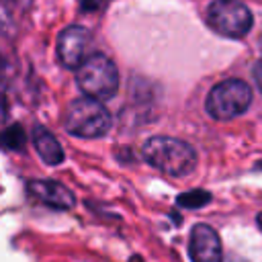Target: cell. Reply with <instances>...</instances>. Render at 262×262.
<instances>
[{
  "mask_svg": "<svg viewBox=\"0 0 262 262\" xmlns=\"http://www.w3.org/2000/svg\"><path fill=\"white\" fill-rule=\"evenodd\" d=\"M92 41V33L82 25H70L57 35V59L63 68L76 70L88 55V47Z\"/></svg>",
  "mask_w": 262,
  "mask_h": 262,
  "instance_id": "cell-6",
  "label": "cell"
},
{
  "mask_svg": "<svg viewBox=\"0 0 262 262\" xmlns=\"http://www.w3.org/2000/svg\"><path fill=\"white\" fill-rule=\"evenodd\" d=\"M27 192L35 201L59 211H68L76 203L74 192L55 180H27Z\"/></svg>",
  "mask_w": 262,
  "mask_h": 262,
  "instance_id": "cell-8",
  "label": "cell"
},
{
  "mask_svg": "<svg viewBox=\"0 0 262 262\" xmlns=\"http://www.w3.org/2000/svg\"><path fill=\"white\" fill-rule=\"evenodd\" d=\"M33 145H35L39 158L47 166H57L63 162V147L47 127H43V125L33 127Z\"/></svg>",
  "mask_w": 262,
  "mask_h": 262,
  "instance_id": "cell-9",
  "label": "cell"
},
{
  "mask_svg": "<svg viewBox=\"0 0 262 262\" xmlns=\"http://www.w3.org/2000/svg\"><path fill=\"white\" fill-rule=\"evenodd\" d=\"M254 92L250 84L239 78H227L215 84L205 100V111L217 121H229L244 115L252 104Z\"/></svg>",
  "mask_w": 262,
  "mask_h": 262,
  "instance_id": "cell-4",
  "label": "cell"
},
{
  "mask_svg": "<svg viewBox=\"0 0 262 262\" xmlns=\"http://www.w3.org/2000/svg\"><path fill=\"white\" fill-rule=\"evenodd\" d=\"M260 47H262V35H260Z\"/></svg>",
  "mask_w": 262,
  "mask_h": 262,
  "instance_id": "cell-14",
  "label": "cell"
},
{
  "mask_svg": "<svg viewBox=\"0 0 262 262\" xmlns=\"http://www.w3.org/2000/svg\"><path fill=\"white\" fill-rule=\"evenodd\" d=\"M141 158L172 178H184L196 166V149L182 139L166 135L147 137L141 145Z\"/></svg>",
  "mask_w": 262,
  "mask_h": 262,
  "instance_id": "cell-1",
  "label": "cell"
},
{
  "mask_svg": "<svg viewBox=\"0 0 262 262\" xmlns=\"http://www.w3.org/2000/svg\"><path fill=\"white\" fill-rule=\"evenodd\" d=\"M209 27L229 39H242L250 33L254 16L242 0H213L207 8Z\"/></svg>",
  "mask_w": 262,
  "mask_h": 262,
  "instance_id": "cell-5",
  "label": "cell"
},
{
  "mask_svg": "<svg viewBox=\"0 0 262 262\" xmlns=\"http://www.w3.org/2000/svg\"><path fill=\"white\" fill-rule=\"evenodd\" d=\"M188 254L192 262H221V239L211 225L196 223L190 229L188 237Z\"/></svg>",
  "mask_w": 262,
  "mask_h": 262,
  "instance_id": "cell-7",
  "label": "cell"
},
{
  "mask_svg": "<svg viewBox=\"0 0 262 262\" xmlns=\"http://www.w3.org/2000/svg\"><path fill=\"white\" fill-rule=\"evenodd\" d=\"M0 141L8 147V149H23L25 145V131L20 125H12L8 127L2 135H0Z\"/></svg>",
  "mask_w": 262,
  "mask_h": 262,
  "instance_id": "cell-11",
  "label": "cell"
},
{
  "mask_svg": "<svg viewBox=\"0 0 262 262\" xmlns=\"http://www.w3.org/2000/svg\"><path fill=\"white\" fill-rule=\"evenodd\" d=\"M76 84L86 96L108 100L119 90V70L108 55L92 53L76 68Z\"/></svg>",
  "mask_w": 262,
  "mask_h": 262,
  "instance_id": "cell-3",
  "label": "cell"
},
{
  "mask_svg": "<svg viewBox=\"0 0 262 262\" xmlns=\"http://www.w3.org/2000/svg\"><path fill=\"white\" fill-rule=\"evenodd\" d=\"M63 127L70 135H76L82 139H98L111 131L113 117L100 100L84 94L80 98H74L66 106Z\"/></svg>",
  "mask_w": 262,
  "mask_h": 262,
  "instance_id": "cell-2",
  "label": "cell"
},
{
  "mask_svg": "<svg viewBox=\"0 0 262 262\" xmlns=\"http://www.w3.org/2000/svg\"><path fill=\"white\" fill-rule=\"evenodd\" d=\"M258 225H260V229H262V213H258Z\"/></svg>",
  "mask_w": 262,
  "mask_h": 262,
  "instance_id": "cell-13",
  "label": "cell"
},
{
  "mask_svg": "<svg viewBox=\"0 0 262 262\" xmlns=\"http://www.w3.org/2000/svg\"><path fill=\"white\" fill-rule=\"evenodd\" d=\"M252 78H254V84H256L258 92L262 94V57L254 63V68H252Z\"/></svg>",
  "mask_w": 262,
  "mask_h": 262,
  "instance_id": "cell-12",
  "label": "cell"
},
{
  "mask_svg": "<svg viewBox=\"0 0 262 262\" xmlns=\"http://www.w3.org/2000/svg\"><path fill=\"white\" fill-rule=\"evenodd\" d=\"M209 201H211V194H209L207 190H203V188H194V190L182 192V194H178V199H176V203H178L180 207H184V209H199V207L207 205Z\"/></svg>",
  "mask_w": 262,
  "mask_h": 262,
  "instance_id": "cell-10",
  "label": "cell"
}]
</instances>
